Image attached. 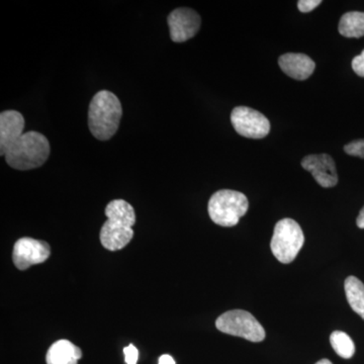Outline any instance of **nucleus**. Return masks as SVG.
Listing matches in <instances>:
<instances>
[{
	"label": "nucleus",
	"mask_w": 364,
	"mask_h": 364,
	"mask_svg": "<svg viewBox=\"0 0 364 364\" xmlns=\"http://www.w3.org/2000/svg\"><path fill=\"white\" fill-rule=\"evenodd\" d=\"M123 107L116 95L102 90L91 100L88 109V127L100 141L109 140L119 129Z\"/></svg>",
	"instance_id": "f03ea898"
},
{
	"label": "nucleus",
	"mask_w": 364,
	"mask_h": 364,
	"mask_svg": "<svg viewBox=\"0 0 364 364\" xmlns=\"http://www.w3.org/2000/svg\"><path fill=\"white\" fill-rule=\"evenodd\" d=\"M322 4L321 0H299L298 9L301 13H310Z\"/></svg>",
	"instance_id": "6ab92c4d"
},
{
	"label": "nucleus",
	"mask_w": 364,
	"mask_h": 364,
	"mask_svg": "<svg viewBox=\"0 0 364 364\" xmlns=\"http://www.w3.org/2000/svg\"><path fill=\"white\" fill-rule=\"evenodd\" d=\"M345 153L350 156L363 158L364 159V139L352 141L344 147Z\"/></svg>",
	"instance_id": "f3484780"
},
{
	"label": "nucleus",
	"mask_w": 364,
	"mask_h": 364,
	"mask_svg": "<svg viewBox=\"0 0 364 364\" xmlns=\"http://www.w3.org/2000/svg\"><path fill=\"white\" fill-rule=\"evenodd\" d=\"M51 255V248L45 241L33 238H21L14 244L13 260L20 270H26L33 265L45 262Z\"/></svg>",
	"instance_id": "6e6552de"
},
{
	"label": "nucleus",
	"mask_w": 364,
	"mask_h": 364,
	"mask_svg": "<svg viewBox=\"0 0 364 364\" xmlns=\"http://www.w3.org/2000/svg\"><path fill=\"white\" fill-rule=\"evenodd\" d=\"M356 224H358V227L360 228V229H364V207L361 208L360 213H359Z\"/></svg>",
	"instance_id": "4be33fe9"
},
{
	"label": "nucleus",
	"mask_w": 364,
	"mask_h": 364,
	"mask_svg": "<svg viewBox=\"0 0 364 364\" xmlns=\"http://www.w3.org/2000/svg\"><path fill=\"white\" fill-rule=\"evenodd\" d=\"M107 221L100 230V242L109 251L121 250L134 237L135 210L124 200H112L105 208Z\"/></svg>",
	"instance_id": "f257e3e1"
},
{
	"label": "nucleus",
	"mask_w": 364,
	"mask_h": 364,
	"mask_svg": "<svg viewBox=\"0 0 364 364\" xmlns=\"http://www.w3.org/2000/svg\"><path fill=\"white\" fill-rule=\"evenodd\" d=\"M82 358L80 348L68 341L59 340L50 347L46 356L47 364H78Z\"/></svg>",
	"instance_id": "ddd939ff"
},
{
	"label": "nucleus",
	"mask_w": 364,
	"mask_h": 364,
	"mask_svg": "<svg viewBox=\"0 0 364 364\" xmlns=\"http://www.w3.org/2000/svg\"><path fill=\"white\" fill-rule=\"evenodd\" d=\"M330 342H331L333 349L340 358L349 359L355 353V345L345 332H333L330 337Z\"/></svg>",
	"instance_id": "dca6fc26"
},
{
	"label": "nucleus",
	"mask_w": 364,
	"mask_h": 364,
	"mask_svg": "<svg viewBox=\"0 0 364 364\" xmlns=\"http://www.w3.org/2000/svg\"><path fill=\"white\" fill-rule=\"evenodd\" d=\"M316 364H333L331 361L328 360V359H322V360L318 361Z\"/></svg>",
	"instance_id": "5701e85b"
},
{
	"label": "nucleus",
	"mask_w": 364,
	"mask_h": 364,
	"mask_svg": "<svg viewBox=\"0 0 364 364\" xmlns=\"http://www.w3.org/2000/svg\"><path fill=\"white\" fill-rule=\"evenodd\" d=\"M305 243L301 226L293 219H282L275 225L270 243L273 255L279 262L289 264L296 259Z\"/></svg>",
	"instance_id": "39448f33"
},
{
	"label": "nucleus",
	"mask_w": 364,
	"mask_h": 364,
	"mask_svg": "<svg viewBox=\"0 0 364 364\" xmlns=\"http://www.w3.org/2000/svg\"><path fill=\"white\" fill-rule=\"evenodd\" d=\"M170 37L176 43H183L195 37L200 31V14L188 7L174 9L168 16Z\"/></svg>",
	"instance_id": "1a4fd4ad"
},
{
	"label": "nucleus",
	"mask_w": 364,
	"mask_h": 364,
	"mask_svg": "<svg viewBox=\"0 0 364 364\" xmlns=\"http://www.w3.org/2000/svg\"><path fill=\"white\" fill-rule=\"evenodd\" d=\"M280 69L296 80H306L314 73L315 62L310 57L299 53H287L279 59Z\"/></svg>",
	"instance_id": "f8f14e48"
},
{
	"label": "nucleus",
	"mask_w": 364,
	"mask_h": 364,
	"mask_svg": "<svg viewBox=\"0 0 364 364\" xmlns=\"http://www.w3.org/2000/svg\"><path fill=\"white\" fill-rule=\"evenodd\" d=\"M339 33L345 38H358L364 36V13L350 11L342 16L338 26Z\"/></svg>",
	"instance_id": "2eb2a0df"
},
{
	"label": "nucleus",
	"mask_w": 364,
	"mask_h": 364,
	"mask_svg": "<svg viewBox=\"0 0 364 364\" xmlns=\"http://www.w3.org/2000/svg\"><path fill=\"white\" fill-rule=\"evenodd\" d=\"M124 360L127 364H136L138 363L139 352L134 345H129L128 347H124Z\"/></svg>",
	"instance_id": "a211bd4d"
},
{
	"label": "nucleus",
	"mask_w": 364,
	"mask_h": 364,
	"mask_svg": "<svg viewBox=\"0 0 364 364\" xmlns=\"http://www.w3.org/2000/svg\"><path fill=\"white\" fill-rule=\"evenodd\" d=\"M301 166L312 174L318 186L322 188H333L338 183L336 165L330 155H308L301 160Z\"/></svg>",
	"instance_id": "9d476101"
},
{
	"label": "nucleus",
	"mask_w": 364,
	"mask_h": 364,
	"mask_svg": "<svg viewBox=\"0 0 364 364\" xmlns=\"http://www.w3.org/2000/svg\"><path fill=\"white\" fill-rule=\"evenodd\" d=\"M219 331L232 336L241 337L251 342H261L265 339V330L255 317L242 310L229 311L215 321Z\"/></svg>",
	"instance_id": "423d86ee"
},
{
	"label": "nucleus",
	"mask_w": 364,
	"mask_h": 364,
	"mask_svg": "<svg viewBox=\"0 0 364 364\" xmlns=\"http://www.w3.org/2000/svg\"><path fill=\"white\" fill-rule=\"evenodd\" d=\"M50 143L43 134H23L6 151L7 164L18 170H31L42 166L50 156Z\"/></svg>",
	"instance_id": "7ed1b4c3"
},
{
	"label": "nucleus",
	"mask_w": 364,
	"mask_h": 364,
	"mask_svg": "<svg viewBox=\"0 0 364 364\" xmlns=\"http://www.w3.org/2000/svg\"><path fill=\"white\" fill-rule=\"evenodd\" d=\"M345 294L352 310L364 320V284L358 277H349L345 280Z\"/></svg>",
	"instance_id": "4468645a"
},
{
	"label": "nucleus",
	"mask_w": 364,
	"mask_h": 364,
	"mask_svg": "<svg viewBox=\"0 0 364 364\" xmlns=\"http://www.w3.org/2000/svg\"><path fill=\"white\" fill-rule=\"evenodd\" d=\"M352 69L360 77H364V50L352 60Z\"/></svg>",
	"instance_id": "aec40b11"
},
{
	"label": "nucleus",
	"mask_w": 364,
	"mask_h": 364,
	"mask_svg": "<svg viewBox=\"0 0 364 364\" xmlns=\"http://www.w3.org/2000/svg\"><path fill=\"white\" fill-rule=\"evenodd\" d=\"M159 364H176V360H174L172 356L168 355V354H164L161 358H159Z\"/></svg>",
	"instance_id": "412c9836"
},
{
	"label": "nucleus",
	"mask_w": 364,
	"mask_h": 364,
	"mask_svg": "<svg viewBox=\"0 0 364 364\" xmlns=\"http://www.w3.org/2000/svg\"><path fill=\"white\" fill-rule=\"evenodd\" d=\"M235 131L249 139H262L270 131V123L264 114L247 107H235L231 114Z\"/></svg>",
	"instance_id": "0eeeda50"
},
{
	"label": "nucleus",
	"mask_w": 364,
	"mask_h": 364,
	"mask_svg": "<svg viewBox=\"0 0 364 364\" xmlns=\"http://www.w3.org/2000/svg\"><path fill=\"white\" fill-rule=\"evenodd\" d=\"M248 198L244 193L231 189L217 191L208 202L210 219L222 227H234L248 212Z\"/></svg>",
	"instance_id": "20e7f679"
},
{
	"label": "nucleus",
	"mask_w": 364,
	"mask_h": 364,
	"mask_svg": "<svg viewBox=\"0 0 364 364\" xmlns=\"http://www.w3.org/2000/svg\"><path fill=\"white\" fill-rule=\"evenodd\" d=\"M25 128V119L16 111L2 112L0 114V155L6 151L21 135Z\"/></svg>",
	"instance_id": "9b49d317"
}]
</instances>
